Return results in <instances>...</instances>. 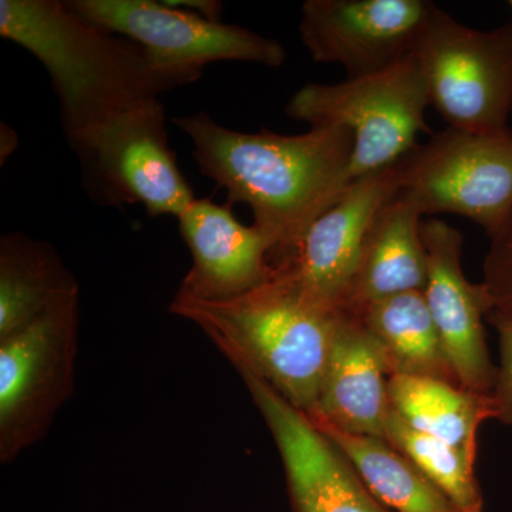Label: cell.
<instances>
[{"label":"cell","mask_w":512,"mask_h":512,"mask_svg":"<svg viewBox=\"0 0 512 512\" xmlns=\"http://www.w3.org/2000/svg\"><path fill=\"white\" fill-rule=\"evenodd\" d=\"M173 123L192 141L200 173L227 191L228 204L249 205L255 227L271 242L274 266L295 255L309 228L349 188L353 136L346 128L242 133L205 111Z\"/></svg>","instance_id":"obj_1"},{"label":"cell","mask_w":512,"mask_h":512,"mask_svg":"<svg viewBox=\"0 0 512 512\" xmlns=\"http://www.w3.org/2000/svg\"><path fill=\"white\" fill-rule=\"evenodd\" d=\"M0 35L45 67L64 136L185 86L136 42L60 0H0Z\"/></svg>","instance_id":"obj_2"},{"label":"cell","mask_w":512,"mask_h":512,"mask_svg":"<svg viewBox=\"0 0 512 512\" xmlns=\"http://www.w3.org/2000/svg\"><path fill=\"white\" fill-rule=\"evenodd\" d=\"M170 312L200 326L232 365L248 367L293 406L311 412L340 312L312 302L284 269L221 301L175 293Z\"/></svg>","instance_id":"obj_3"},{"label":"cell","mask_w":512,"mask_h":512,"mask_svg":"<svg viewBox=\"0 0 512 512\" xmlns=\"http://www.w3.org/2000/svg\"><path fill=\"white\" fill-rule=\"evenodd\" d=\"M429 90L416 56L380 72L336 84H306L285 107L286 116L311 127H342L353 136L349 183L383 170L417 146L426 124Z\"/></svg>","instance_id":"obj_4"},{"label":"cell","mask_w":512,"mask_h":512,"mask_svg":"<svg viewBox=\"0 0 512 512\" xmlns=\"http://www.w3.org/2000/svg\"><path fill=\"white\" fill-rule=\"evenodd\" d=\"M66 138L84 191L97 204H138L150 217L178 218L197 200L171 150L160 99L141 101Z\"/></svg>","instance_id":"obj_5"},{"label":"cell","mask_w":512,"mask_h":512,"mask_svg":"<svg viewBox=\"0 0 512 512\" xmlns=\"http://www.w3.org/2000/svg\"><path fill=\"white\" fill-rule=\"evenodd\" d=\"M413 55L430 106L448 128L473 134L510 131L512 25L470 28L433 3Z\"/></svg>","instance_id":"obj_6"},{"label":"cell","mask_w":512,"mask_h":512,"mask_svg":"<svg viewBox=\"0 0 512 512\" xmlns=\"http://www.w3.org/2000/svg\"><path fill=\"white\" fill-rule=\"evenodd\" d=\"M79 343V296L0 339V463L35 446L72 397Z\"/></svg>","instance_id":"obj_7"},{"label":"cell","mask_w":512,"mask_h":512,"mask_svg":"<svg viewBox=\"0 0 512 512\" xmlns=\"http://www.w3.org/2000/svg\"><path fill=\"white\" fill-rule=\"evenodd\" d=\"M400 190L427 214H456L476 222L488 237L512 214V131L433 134L397 161Z\"/></svg>","instance_id":"obj_8"},{"label":"cell","mask_w":512,"mask_h":512,"mask_svg":"<svg viewBox=\"0 0 512 512\" xmlns=\"http://www.w3.org/2000/svg\"><path fill=\"white\" fill-rule=\"evenodd\" d=\"M94 25L126 36L161 67L187 84L211 63L245 62L281 67L286 50L275 39L242 26L202 18L156 0H66Z\"/></svg>","instance_id":"obj_9"},{"label":"cell","mask_w":512,"mask_h":512,"mask_svg":"<svg viewBox=\"0 0 512 512\" xmlns=\"http://www.w3.org/2000/svg\"><path fill=\"white\" fill-rule=\"evenodd\" d=\"M232 366L274 437L293 512H392L373 497L345 454L308 414L248 367Z\"/></svg>","instance_id":"obj_10"},{"label":"cell","mask_w":512,"mask_h":512,"mask_svg":"<svg viewBox=\"0 0 512 512\" xmlns=\"http://www.w3.org/2000/svg\"><path fill=\"white\" fill-rule=\"evenodd\" d=\"M433 2L306 0L299 35L316 63L339 64L349 77L380 72L412 55Z\"/></svg>","instance_id":"obj_11"},{"label":"cell","mask_w":512,"mask_h":512,"mask_svg":"<svg viewBox=\"0 0 512 512\" xmlns=\"http://www.w3.org/2000/svg\"><path fill=\"white\" fill-rule=\"evenodd\" d=\"M427 252L424 298L458 383L470 392L493 394L497 367L485 340L484 318L493 311L483 284H471L461 265L464 237L444 221L421 224Z\"/></svg>","instance_id":"obj_12"},{"label":"cell","mask_w":512,"mask_h":512,"mask_svg":"<svg viewBox=\"0 0 512 512\" xmlns=\"http://www.w3.org/2000/svg\"><path fill=\"white\" fill-rule=\"evenodd\" d=\"M400 191L397 163L349 185L320 215L284 269L316 305L340 312L367 232L384 204Z\"/></svg>","instance_id":"obj_13"},{"label":"cell","mask_w":512,"mask_h":512,"mask_svg":"<svg viewBox=\"0 0 512 512\" xmlns=\"http://www.w3.org/2000/svg\"><path fill=\"white\" fill-rule=\"evenodd\" d=\"M231 207L197 198L177 218L192 256L178 295L221 301L252 291L275 275L271 242L254 224H241Z\"/></svg>","instance_id":"obj_14"},{"label":"cell","mask_w":512,"mask_h":512,"mask_svg":"<svg viewBox=\"0 0 512 512\" xmlns=\"http://www.w3.org/2000/svg\"><path fill=\"white\" fill-rule=\"evenodd\" d=\"M389 369L362 320L340 312L311 420L345 433L384 439L390 412Z\"/></svg>","instance_id":"obj_15"},{"label":"cell","mask_w":512,"mask_h":512,"mask_svg":"<svg viewBox=\"0 0 512 512\" xmlns=\"http://www.w3.org/2000/svg\"><path fill=\"white\" fill-rule=\"evenodd\" d=\"M423 215L413 195L404 190L383 205L367 232L340 312L359 316L380 299L424 291L427 252L421 235Z\"/></svg>","instance_id":"obj_16"},{"label":"cell","mask_w":512,"mask_h":512,"mask_svg":"<svg viewBox=\"0 0 512 512\" xmlns=\"http://www.w3.org/2000/svg\"><path fill=\"white\" fill-rule=\"evenodd\" d=\"M79 284L53 245L10 232L0 238V339L8 338L67 299Z\"/></svg>","instance_id":"obj_17"},{"label":"cell","mask_w":512,"mask_h":512,"mask_svg":"<svg viewBox=\"0 0 512 512\" xmlns=\"http://www.w3.org/2000/svg\"><path fill=\"white\" fill-rule=\"evenodd\" d=\"M379 343L389 375L458 384L423 291L380 299L356 316Z\"/></svg>","instance_id":"obj_18"},{"label":"cell","mask_w":512,"mask_h":512,"mask_svg":"<svg viewBox=\"0 0 512 512\" xmlns=\"http://www.w3.org/2000/svg\"><path fill=\"white\" fill-rule=\"evenodd\" d=\"M389 400L394 412L414 430L450 444L473 461L478 429L485 420L495 419L491 394L470 392L431 377L390 376Z\"/></svg>","instance_id":"obj_19"},{"label":"cell","mask_w":512,"mask_h":512,"mask_svg":"<svg viewBox=\"0 0 512 512\" xmlns=\"http://www.w3.org/2000/svg\"><path fill=\"white\" fill-rule=\"evenodd\" d=\"M313 424L345 454L367 490L387 510L458 512L416 464L389 441L345 433L318 421H313Z\"/></svg>","instance_id":"obj_20"},{"label":"cell","mask_w":512,"mask_h":512,"mask_svg":"<svg viewBox=\"0 0 512 512\" xmlns=\"http://www.w3.org/2000/svg\"><path fill=\"white\" fill-rule=\"evenodd\" d=\"M384 439L409 458L446 495L458 512H483L476 461L444 441L410 427L390 406Z\"/></svg>","instance_id":"obj_21"},{"label":"cell","mask_w":512,"mask_h":512,"mask_svg":"<svg viewBox=\"0 0 512 512\" xmlns=\"http://www.w3.org/2000/svg\"><path fill=\"white\" fill-rule=\"evenodd\" d=\"M490 241L481 284L493 305L491 312L512 320V214Z\"/></svg>","instance_id":"obj_22"},{"label":"cell","mask_w":512,"mask_h":512,"mask_svg":"<svg viewBox=\"0 0 512 512\" xmlns=\"http://www.w3.org/2000/svg\"><path fill=\"white\" fill-rule=\"evenodd\" d=\"M488 322L494 326L500 339L501 363L493 390L495 420L512 426V320L498 312H490Z\"/></svg>","instance_id":"obj_23"},{"label":"cell","mask_w":512,"mask_h":512,"mask_svg":"<svg viewBox=\"0 0 512 512\" xmlns=\"http://www.w3.org/2000/svg\"><path fill=\"white\" fill-rule=\"evenodd\" d=\"M167 5L188 10L202 18L222 22L221 15L224 5L217 0H164Z\"/></svg>","instance_id":"obj_24"},{"label":"cell","mask_w":512,"mask_h":512,"mask_svg":"<svg viewBox=\"0 0 512 512\" xmlns=\"http://www.w3.org/2000/svg\"><path fill=\"white\" fill-rule=\"evenodd\" d=\"M510 6H511V8H512V0H511V2H510Z\"/></svg>","instance_id":"obj_25"}]
</instances>
